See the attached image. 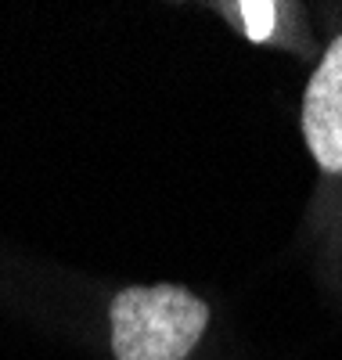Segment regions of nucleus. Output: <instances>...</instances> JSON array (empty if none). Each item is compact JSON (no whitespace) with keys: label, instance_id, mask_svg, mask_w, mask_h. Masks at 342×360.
I'll return each instance as SVG.
<instances>
[{"label":"nucleus","instance_id":"f257e3e1","mask_svg":"<svg viewBox=\"0 0 342 360\" xmlns=\"http://www.w3.org/2000/svg\"><path fill=\"white\" fill-rule=\"evenodd\" d=\"M209 324V307L180 285L122 288L112 299L115 360H184Z\"/></svg>","mask_w":342,"mask_h":360},{"label":"nucleus","instance_id":"f03ea898","mask_svg":"<svg viewBox=\"0 0 342 360\" xmlns=\"http://www.w3.org/2000/svg\"><path fill=\"white\" fill-rule=\"evenodd\" d=\"M303 137L324 173H342V37L331 40L306 83Z\"/></svg>","mask_w":342,"mask_h":360},{"label":"nucleus","instance_id":"7ed1b4c3","mask_svg":"<svg viewBox=\"0 0 342 360\" xmlns=\"http://www.w3.org/2000/svg\"><path fill=\"white\" fill-rule=\"evenodd\" d=\"M231 15L245 25L248 40H267L274 29V18H277V8L274 4H234Z\"/></svg>","mask_w":342,"mask_h":360}]
</instances>
